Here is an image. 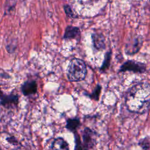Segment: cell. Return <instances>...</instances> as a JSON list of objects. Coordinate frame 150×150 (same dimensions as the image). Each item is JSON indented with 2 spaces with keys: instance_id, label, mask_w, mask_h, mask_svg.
<instances>
[{
  "instance_id": "1",
  "label": "cell",
  "mask_w": 150,
  "mask_h": 150,
  "mask_svg": "<svg viewBox=\"0 0 150 150\" xmlns=\"http://www.w3.org/2000/svg\"><path fill=\"white\" fill-rule=\"evenodd\" d=\"M125 105L132 112L143 114L150 109V84L142 82L134 85L126 94Z\"/></svg>"
},
{
  "instance_id": "2",
  "label": "cell",
  "mask_w": 150,
  "mask_h": 150,
  "mask_svg": "<svg viewBox=\"0 0 150 150\" xmlns=\"http://www.w3.org/2000/svg\"><path fill=\"white\" fill-rule=\"evenodd\" d=\"M86 74V64L83 60L77 58L71 60L67 69V78L70 81H82L85 79Z\"/></svg>"
},
{
  "instance_id": "3",
  "label": "cell",
  "mask_w": 150,
  "mask_h": 150,
  "mask_svg": "<svg viewBox=\"0 0 150 150\" xmlns=\"http://www.w3.org/2000/svg\"><path fill=\"white\" fill-rule=\"evenodd\" d=\"M96 133L89 128H85L82 134V146L83 150H91L96 144Z\"/></svg>"
},
{
  "instance_id": "4",
  "label": "cell",
  "mask_w": 150,
  "mask_h": 150,
  "mask_svg": "<svg viewBox=\"0 0 150 150\" xmlns=\"http://www.w3.org/2000/svg\"><path fill=\"white\" fill-rule=\"evenodd\" d=\"M119 71H129L134 73H143L146 71V65L141 62H138L132 60H128L121 65Z\"/></svg>"
},
{
  "instance_id": "5",
  "label": "cell",
  "mask_w": 150,
  "mask_h": 150,
  "mask_svg": "<svg viewBox=\"0 0 150 150\" xmlns=\"http://www.w3.org/2000/svg\"><path fill=\"white\" fill-rule=\"evenodd\" d=\"M143 42V38L141 35H137L131 38L125 45V53L128 55H132L138 53L142 46Z\"/></svg>"
},
{
  "instance_id": "6",
  "label": "cell",
  "mask_w": 150,
  "mask_h": 150,
  "mask_svg": "<svg viewBox=\"0 0 150 150\" xmlns=\"http://www.w3.org/2000/svg\"><path fill=\"white\" fill-rule=\"evenodd\" d=\"M0 103L6 108L15 107L18 104V96L16 94H11L5 95L0 90Z\"/></svg>"
},
{
  "instance_id": "7",
  "label": "cell",
  "mask_w": 150,
  "mask_h": 150,
  "mask_svg": "<svg viewBox=\"0 0 150 150\" xmlns=\"http://www.w3.org/2000/svg\"><path fill=\"white\" fill-rule=\"evenodd\" d=\"M91 39L93 46L96 49L101 50L105 49V38L102 33H93L91 35Z\"/></svg>"
},
{
  "instance_id": "8",
  "label": "cell",
  "mask_w": 150,
  "mask_h": 150,
  "mask_svg": "<svg viewBox=\"0 0 150 150\" xmlns=\"http://www.w3.org/2000/svg\"><path fill=\"white\" fill-rule=\"evenodd\" d=\"M21 90L25 96H30L35 94L37 91L36 82L34 80L25 82L21 87Z\"/></svg>"
},
{
  "instance_id": "9",
  "label": "cell",
  "mask_w": 150,
  "mask_h": 150,
  "mask_svg": "<svg viewBox=\"0 0 150 150\" xmlns=\"http://www.w3.org/2000/svg\"><path fill=\"white\" fill-rule=\"evenodd\" d=\"M80 35V30L79 28L69 26L65 30L63 36L64 39H74L78 38Z\"/></svg>"
},
{
  "instance_id": "10",
  "label": "cell",
  "mask_w": 150,
  "mask_h": 150,
  "mask_svg": "<svg viewBox=\"0 0 150 150\" xmlns=\"http://www.w3.org/2000/svg\"><path fill=\"white\" fill-rule=\"evenodd\" d=\"M53 150H69V144L62 138H57L52 144Z\"/></svg>"
},
{
  "instance_id": "11",
  "label": "cell",
  "mask_w": 150,
  "mask_h": 150,
  "mask_svg": "<svg viewBox=\"0 0 150 150\" xmlns=\"http://www.w3.org/2000/svg\"><path fill=\"white\" fill-rule=\"evenodd\" d=\"M80 124V120L78 118H70L67 121L66 127L69 131L75 132Z\"/></svg>"
},
{
  "instance_id": "12",
  "label": "cell",
  "mask_w": 150,
  "mask_h": 150,
  "mask_svg": "<svg viewBox=\"0 0 150 150\" xmlns=\"http://www.w3.org/2000/svg\"><path fill=\"white\" fill-rule=\"evenodd\" d=\"M111 52H108L106 53V54H105V57H104V62L103 63V64L101 66V67H100V70L103 71H105L106 70H107V69H108L109 66H110V61H111Z\"/></svg>"
},
{
  "instance_id": "13",
  "label": "cell",
  "mask_w": 150,
  "mask_h": 150,
  "mask_svg": "<svg viewBox=\"0 0 150 150\" xmlns=\"http://www.w3.org/2000/svg\"><path fill=\"white\" fill-rule=\"evenodd\" d=\"M101 87L100 85L98 84L97 86V87L95 88V89L94 90V91H93V93L89 95V97L93 99L94 100H98L99 99V96L101 93Z\"/></svg>"
},
{
  "instance_id": "14",
  "label": "cell",
  "mask_w": 150,
  "mask_h": 150,
  "mask_svg": "<svg viewBox=\"0 0 150 150\" xmlns=\"http://www.w3.org/2000/svg\"><path fill=\"white\" fill-rule=\"evenodd\" d=\"M138 144L141 148L142 150H148L150 148V142L146 138L140 140Z\"/></svg>"
},
{
  "instance_id": "15",
  "label": "cell",
  "mask_w": 150,
  "mask_h": 150,
  "mask_svg": "<svg viewBox=\"0 0 150 150\" xmlns=\"http://www.w3.org/2000/svg\"><path fill=\"white\" fill-rule=\"evenodd\" d=\"M63 7H64L65 13L69 17H70V18H75L76 17V15L74 13L73 11H72V9L70 8V6L69 5L66 4L64 5Z\"/></svg>"
},
{
  "instance_id": "16",
  "label": "cell",
  "mask_w": 150,
  "mask_h": 150,
  "mask_svg": "<svg viewBox=\"0 0 150 150\" xmlns=\"http://www.w3.org/2000/svg\"><path fill=\"white\" fill-rule=\"evenodd\" d=\"M75 142H76V145H75L74 150H83L81 141L78 134H76L75 135Z\"/></svg>"
},
{
  "instance_id": "17",
  "label": "cell",
  "mask_w": 150,
  "mask_h": 150,
  "mask_svg": "<svg viewBox=\"0 0 150 150\" xmlns=\"http://www.w3.org/2000/svg\"><path fill=\"white\" fill-rule=\"evenodd\" d=\"M0 150H2V149H1V147H0Z\"/></svg>"
}]
</instances>
